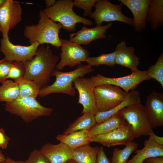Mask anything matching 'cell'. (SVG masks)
<instances>
[{"mask_svg":"<svg viewBox=\"0 0 163 163\" xmlns=\"http://www.w3.org/2000/svg\"><path fill=\"white\" fill-rule=\"evenodd\" d=\"M58 60L49 46L41 45L32 58L24 62L26 72L24 78L33 81L40 89L50 82Z\"/></svg>","mask_w":163,"mask_h":163,"instance_id":"1","label":"cell"},{"mask_svg":"<svg viewBox=\"0 0 163 163\" xmlns=\"http://www.w3.org/2000/svg\"><path fill=\"white\" fill-rule=\"evenodd\" d=\"M62 28L61 24L51 20L43 11L41 10L38 23L26 26L23 34L28 40L30 44L35 42L40 45L48 43L58 48L61 45L59 34Z\"/></svg>","mask_w":163,"mask_h":163,"instance_id":"2","label":"cell"},{"mask_svg":"<svg viewBox=\"0 0 163 163\" xmlns=\"http://www.w3.org/2000/svg\"><path fill=\"white\" fill-rule=\"evenodd\" d=\"M89 64H80L77 66L74 70L68 72H62L55 69L53 76H55L56 80L51 85H46L41 88L39 92L40 97H43L53 93H64L72 96L75 95L76 89L73 86L74 80L77 78L83 77L88 73L93 72L94 70Z\"/></svg>","mask_w":163,"mask_h":163,"instance_id":"3","label":"cell"},{"mask_svg":"<svg viewBox=\"0 0 163 163\" xmlns=\"http://www.w3.org/2000/svg\"><path fill=\"white\" fill-rule=\"evenodd\" d=\"M74 2L72 0H58L52 7L46 8L43 11L53 21L61 24L66 31H75L77 24L82 23L85 26H91L90 20L77 14L73 9Z\"/></svg>","mask_w":163,"mask_h":163,"instance_id":"4","label":"cell"},{"mask_svg":"<svg viewBox=\"0 0 163 163\" xmlns=\"http://www.w3.org/2000/svg\"><path fill=\"white\" fill-rule=\"evenodd\" d=\"M5 110L20 117L26 123L31 122L37 118L50 116L53 109L45 107L36 98L31 97H19L9 102H6Z\"/></svg>","mask_w":163,"mask_h":163,"instance_id":"5","label":"cell"},{"mask_svg":"<svg viewBox=\"0 0 163 163\" xmlns=\"http://www.w3.org/2000/svg\"><path fill=\"white\" fill-rule=\"evenodd\" d=\"M123 4H113L107 0H97L95 10L90 17L93 18L97 26H101L104 22L118 21L132 25L133 18L127 17L122 12Z\"/></svg>","mask_w":163,"mask_h":163,"instance_id":"6","label":"cell"},{"mask_svg":"<svg viewBox=\"0 0 163 163\" xmlns=\"http://www.w3.org/2000/svg\"><path fill=\"white\" fill-rule=\"evenodd\" d=\"M94 92L99 112L113 108L124 100L127 94L119 87L110 84L96 86Z\"/></svg>","mask_w":163,"mask_h":163,"instance_id":"7","label":"cell"},{"mask_svg":"<svg viewBox=\"0 0 163 163\" xmlns=\"http://www.w3.org/2000/svg\"><path fill=\"white\" fill-rule=\"evenodd\" d=\"M118 112L132 126L135 138L148 136L152 129L141 102L128 106Z\"/></svg>","mask_w":163,"mask_h":163,"instance_id":"8","label":"cell"},{"mask_svg":"<svg viewBox=\"0 0 163 163\" xmlns=\"http://www.w3.org/2000/svg\"><path fill=\"white\" fill-rule=\"evenodd\" d=\"M94 88L98 85L110 84L119 87L126 93L135 90L142 82L150 79L146 71L138 69L132 72L129 75L117 78H110L98 74L90 78Z\"/></svg>","mask_w":163,"mask_h":163,"instance_id":"9","label":"cell"},{"mask_svg":"<svg viewBox=\"0 0 163 163\" xmlns=\"http://www.w3.org/2000/svg\"><path fill=\"white\" fill-rule=\"evenodd\" d=\"M60 40L61 59L56 65V69L60 71L66 66L73 68L85 62L89 57L88 51L80 45L61 38Z\"/></svg>","mask_w":163,"mask_h":163,"instance_id":"10","label":"cell"},{"mask_svg":"<svg viewBox=\"0 0 163 163\" xmlns=\"http://www.w3.org/2000/svg\"><path fill=\"white\" fill-rule=\"evenodd\" d=\"M0 40L1 52L5 58L11 61L24 62L31 59L40 44L35 42L28 46L16 45L10 40L8 34L2 35Z\"/></svg>","mask_w":163,"mask_h":163,"instance_id":"11","label":"cell"},{"mask_svg":"<svg viewBox=\"0 0 163 163\" xmlns=\"http://www.w3.org/2000/svg\"><path fill=\"white\" fill-rule=\"evenodd\" d=\"M135 138L131 126L127 122L123 126L104 134L91 137L90 142H95L108 147L117 145H127Z\"/></svg>","mask_w":163,"mask_h":163,"instance_id":"12","label":"cell"},{"mask_svg":"<svg viewBox=\"0 0 163 163\" xmlns=\"http://www.w3.org/2000/svg\"><path fill=\"white\" fill-rule=\"evenodd\" d=\"M22 8L19 2L5 0L0 7V31L8 34L22 20Z\"/></svg>","mask_w":163,"mask_h":163,"instance_id":"13","label":"cell"},{"mask_svg":"<svg viewBox=\"0 0 163 163\" xmlns=\"http://www.w3.org/2000/svg\"><path fill=\"white\" fill-rule=\"evenodd\" d=\"M75 88L79 94L78 103L82 104V113L92 112L95 114L98 111L94 92V87L90 78L79 77L73 82Z\"/></svg>","mask_w":163,"mask_h":163,"instance_id":"14","label":"cell"},{"mask_svg":"<svg viewBox=\"0 0 163 163\" xmlns=\"http://www.w3.org/2000/svg\"><path fill=\"white\" fill-rule=\"evenodd\" d=\"M144 108L150 125H163V94L153 90L148 96Z\"/></svg>","mask_w":163,"mask_h":163,"instance_id":"15","label":"cell"},{"mask_svg":"<svg viewBox=\"0 0 163 163\" xmlns=\"http://www.w3.org/2000/svg\"><path fill=\"white\" fill-rule=\"evenodd\" d=\"M131 11L133 16L132 26L136 32H141L146 26L147 14L150 0H119Z\"/></svg>","mask_w":163,"mask_h":163,"instance_id":"16","label":"cell"},{"mask_svg":"<svg viewBox=\"0 0 163 163\" xmlns=\"http://www.w3.org/2000/svg\"><path fill=\"white\" fill-rule=\"evenodd\" d=\"M112 25V23H109L104 26H96L91 28L84 26L77 32L70 34L69 40L80 45H88L96 40L106 38L105 33Z\"/></svg>","mask_w":163,"mask_h":163,"instance_id":"17","label":"cell"},{"mask_svg":"<svg viewBox=\"0 0 163 163\" xmlns=\"http://www.w3.org/2000/svg\"><path fill=\"white\" fill-rule=\"evenodd\" d=\"M50 163H64L72 158L73 149L61 142L56 144L47 143L39 150Z\"/></svg>","mask_w":163,"mask_h":163,"instance_id":"18","label":"cell"},{"mask_svg":"<svg viewBox=\"0 0 163 163\" xmlns=\"http://www.w3.org/2000/svg\"><path fill=\"white\" fill-rule=\"evenodd\" d=\"M135 48L127 46L124 40L118 44L115 48V64L130 69L132 72L138 70L140 58L134 53Z\"/></svg>","mask_w":163,"mask_h":163,"instance_id":"19","label":"cell"},{"mask_svg":"<svg viewBox=\"0 0 163 163\" xmlns=\"http://www.w3.org/2000/svg\"><path fill=\"white\" fill-rule=\"evenodd\" d=\"M140 102L139 92L135 90L131 91L127 94L122 102L113 108L105 111H98L95 115L96 124H99L108 120L128 106Z\"/></svg>","mask_w":163,"mask_h":163,"instance_id":"20","label":"cell"},{"mask_svg":"<svg viewBox=\"0 0 163 163\" xmlns=\"http://www.w3.org/2000/svg\"><path fill=\"white\" fill-rule=\"evenodd\" d=\"M136 154L127 163H142L149 158L156 157H163V145L155 142L149 138L144 142V147L140 149H137Z\"/></svg>","mask_w":163,"mask_h":163,"instance_id":"21","label":"cell"},{"mask_svg":"<svg viewBox=\"0 0 163 163\" xmlns=\"http://www.w3.org/2000/svg\"><path fill=\"white\" fill-rule=\"evenodd\" d=\"M90 137L88 130H83L67 135L58 134L56 139L60 142L66 144L73 150L89 144Z\"/></svg>","mask_w":163,"mask_h":163,"instance_id":"22","label":"cell"},{"mask_svg":"<svg viewBox=\"0 0 163 163\" xmlns=\"http://www.w3.org/2000/svg\"><path fill=\"white\" fill-rule=\"evenodd\" d=\"M127 122L119 112L108 120L99 124H96L88 130L91 137L104 134L125 125Z\"/></svg>","mask_w":163,"mask_h":163,"instance_id":"23","label":"cell"},{"mask_svg":"<svg viewBox=\"0 0 163 163\" xmlns=\"http://www.w3.org/2000/svg\"><path fill=\"white\" fill-rule=\"evenodd\" d=\"M154 30L163 25V0H150L147 20Z\"/></svg>","mask_w":163,"mask_h":163,"instance_id":"24","label":"cell"},{"mask_svg":"<svg viewBox=\"0 0 163 163\" xmlns=\"http://www.w3.org/2000/svg\"><path fill=\"white\" fill-rule=\"evenodd\" d=\"M99 149L89 144L73 149L72 159L78 163H96Z\"/></svg>","mask_w":163,"mask_h":163,"instance_id":"25","label":"cell"},{"mask_svg":"<svg viewBox=\"0 0 163 163\" xmlns=\"http://www.w3.org/2000/svg\"><path fill=\"white\" fill-rule=\"evenodd\" d=\"M95 115L92 112L83 113L69 125L62 134L67 135L75 131L89 130L96 123Z\"/></svg>","mask_w":163,"mask_h":163,"instance_id":"26","label":"cell"},{"mask_svg":"<svg viewBox=\"0 0 163 163\" xmlns=\"http://www.w3.org/2000/svg\"><path fill=\"white\" fill-rule=\"evenodd\" d=\"M19 96V89L17 83L11 80H6L0 86V101L9 102Z\"/></svg>","mask_w":163,"mask_h":163,"instance_id":"27","label":"cell"},{"mask_svg":"<svg viewBox=\"0 0 163 163\" xmlns=\"http://www.w3.org/2000/svg\"><path fill=\"white\" fill-rule=\"evenodd\" d=\"M15 82L17 83L19 87V97H31L36 98L39 95L40 88L32 81L23 78Z\"/></svg>","mask_w":163,"mask_h":163,"instance_id":"28","label":"cell"},{"mask_svg":"<svg viewBox=\"0 0 163 163\" xmlns=\"http://www.w3.org/2000/svg\"><path fill=\"white\" fill-rule=\"evenodd\" d=\"M138 146V143L133 141L125 145L122 149L114 148L110 160L111 163H127L129 156L137 149Z\"/></svg>","mask_w":163,"mask_h":163,"instance_id":"29","label":"cell"},{"mask_svg":"<svg viewBox=\"0 0 163 163\" xmlns=\"http://www.w3.org/2000/svg\"><path fill=\"white\" fill-rule=\"evenodd\" d=\"M115 51L109 53H102L97 57H88L85 62L91 66L98 67L100 65H104L113 67L115 64Z\"/></svg>","mask_w":163,"mask_h":163,"instance_id":"30","label":"cell"},{"mask_svg":"<svg viewBox=\"0 0 163 163\" xmlns=\"http://www.w3.org/2000/svg\"><path fill=\"white\" fill-rule=\"evenodd\" d=\"M148 76L157 81L163 87V53L158 58L155 63L149 66L146 70Z\"/></svg>","mask_w":163,"mask_h":163,"instance_id":"31","label":"cell"},{"mask_svg":"<svg viewBox=\"0 0 163 163\" xmlns=\"http://www.w3.org/2000/svg\"><path fill=\"white\" fill-rule=\"evenodd\" d=\"M26 69L24 63L14 61L10 69L8 78H11L15 82L24 77Z\"/></svg>","mask_w":163,"mask_h":163,"instance_id":"32","label":"cell"},{"mask_svg":"<svg viewBox=\"0 0 163 163\" xmlns=\"http://www.w3.org/2000/svg\"><path fill=\"white\" fill-rule=\"evenodd\" d=\"M97 0H74V5L77 8L84 11V17L90 16L92 13L91 10L94 6Z\"/></svg>","mask_w":163,"mask_h":163,"instance_id":"33","label":"cell"},{"mask_svg":"<svg viewBox=\"0 0 163 163\" xmlns=\"http://www.w3.org/2000/svg\"><path fill=\"white\" fill-rule=\"evenodd\" d=\"M25 163H50L48 159L39 150L34 149L30 153Z\"/></svg>","mask_w":163,"mask_h":163,"instance_id":"34","label":"cell"},{"mask_svg":"<svg viewBox=\"0 0 163 163\" xmlns=\"http://www.w3.org/2000/svg\"><path fill=\"white\" fill-rule=\"evenodd\" d=\"M13 62L5 57L0 60V82L2 83L8 79Z\"/></svg>","mask_w":163,"mask_h":163,"instance_id":"35","label":"cell"},{"mask_svg":"<svg viewBox=\"0 0 163 163\" xmlns=\"http://www.w3.org/2000/svg\"><path fill=\"white\" fill-rule=\"evenodd\" d=\"M96 163H111L110 160L107 157L102 147L100 148Z\"/></svg>","mask_w":163,"mask_h":163,"instance_id":"36","label":"cell"},{"mask_svg":"<svg viewBox=\"0 0 163 163\" xmlns=\"http://www.w3.org/2000/svg\"><path fill=\"white\" fill-rule=\"evenodd\" d=\"M10 139L6 135L4 130L0 128V147L2 149H6Z\"/></svg>","mask_w":163,"mask_h":163,"instance_id":"37","label":"cell"},{"mask_svg":"<svg viewBox=\"0 0 163 163\" xmlns=\"http://www.w3.org/2000/svg\"><path fill=\"white\" fill-rule=\"evenodd\" d=\"M149 138L152 139L156 143L163 145V137L157 136L155 134L152 129L151 130L149 134Z\"/></svg>","mask_w":163,"mask_h":163,"instance_id":"38","label":"cell"},{"mask_svg":"<svg viewBox=\"0 0 163 163\" xmlns=\"http://www.w3.org/2000/svg\"><path fill=\"white\" fill-rule=\"evenodd\" d=\"M145 163H163V157L156 156L149 158L146 159Z\"/></svg>","mask_w":163,"mask_h":163,"instance_id":"39","label":"cell"},{"mask_svg":"<svg viewBox=\"0 0 163 163\" xmlns=\"http://www.w3.org/2000/svg\"><path fill=\"white\" fill-rule=\"evenodd\" d=\"M1 163H25V162L22 160L15 161L8 157L6 158L5 161Z\"/></svg>","mask_w":163,"mask_h":163,"instance_id":"40","label":"cell"},{"mask_svg":"<svg viewBox=\"0 0 163 163\" xmlns=\"http://www.w3.org/2000/svg\"><path fill=\"white\" fill-rule=\"evenodd\" d=\"M55 0H46L45 2L46 8H49L53 6L56 3Z\"/></svg>","mask_w":163,"mask_h":163,"instance_id":"41","label":"cell"},{"mask_svg":"<svg viewBox=\"0 0 163 163\" xmlns=\"http://www.w3.org/2000/svg\"><path fill=\"white\" fill-rule=\"evenodd\" d=\"M5 159L6 158L5 156L0 150V163L4 161Z\"/></svg>","mask_w":163,"mask_h":163,"instance_id":"42","label":"cell"},{"mask_svg":"<svg viewBox=\"0 0 163 163\" xmlns=\"http://www.w3.org/2000/svg\"><path fill=\"white\" fill-rule=\"evenodd\" d=\"M64 163H78L72 159H69Z\"/></svg>","mask_w":163,"mask_h":163,"instance_id":"43","label":"cell"},{"mask_svg":"<svg viewBox=\"0 0 163 163\" xmlns=\"http://www.w3.org/2000/svg\"><path fill=\"white\" fill-rule=\"evenodd\" d=\"M5 1V0H0V7Z\"/></svg>","mask_w":163,"mask_h":163,"instance_id":"44","label":"cell"},{"mask_svg":"<svg viewBox=\"0 0 163 163\" xmlns=\"http://www.w3.org/2000/svg\"><path fill=\"white\" fill-rule=\"evenodd\" d=\"M142 163H145V161H144V162H142Z\"/></svg>","mask_w":163,"mask_h":163,"instance_id":"45","label":"cell"}]
</instances>
